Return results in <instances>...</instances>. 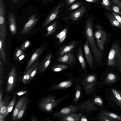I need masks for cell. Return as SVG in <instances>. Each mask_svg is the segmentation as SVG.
Returning <instances> with one entry per match:
<instances>
[{"label":"cell","mask_w":121,"mask_h":121,"mask_svg":"<svg viewBox=\"0 0 121 121\" xmlns=\"http://www.w3.org/2000/svg\"><path fill=\"white\" fill-rule=\"evenodd\" d=\"M93 21L89 18L87 21L85 30V34L88 43L92 49L95 60L99 64L102 60L103 54L96 45L93 31Z\"/></svg>","instance_id":"obj_1"},{"label":"cell","mask_w":121,"mask_h":121,"mask_svg":"<svg viewBox=\"0 0 121 121\" xmlns=\"http://www.w3.org/2000/svg\"><path fill=\"white\" fill-rule=\"evenodd\" d=\"M107 64L118 67L121 72V48L117 43L113 44L109 52Z\"/></svg>","instance_id":"obj_2"},{"label":"cell","mask_w":121,"mask_h":121,"mask_svg":"<svg viewBox=\"0 0 121 121\" xmlns=\"http://www.w3.org/2000/svg\"><path fill=\"white\" fill-rule=\"evenodd\" d=\"M61 101V100H55L53 96H49L43 99L39 104V108L46 112H50Z\"/></svg>","instance_id":"obj_3"},{"label":"cell","mask_w":121,"mask_h":121,"mask_svg":"<svg viewBox=\"0 0 121 121\" xmlns=\"http://www.w3.org/2000/svg\"><path fill=\"white\" fill-rule=\"evenodd\" d=\"M95 27L97 30L95 32V35L96 40L97 44L99 49L103 51L104 45L107 40V35L101 26L96 25Z\"/></svg>","instance_id":"obj_4"},{"label":"cell","mask_w":121,"mask_h":121,"mask_svg":"<svg viewBox=\"0 0 121 121\" xmlns=\"http://www.w3.org/2000/svg\"><path fill=\"white\" fill-rule=\"evenodd\" d=\"M37 15L36 14L33 13L30 17L28 21L24 25L22 30V34H28L36 24L39 19V18L36 17Z\"/></svg>","instance_id":"obj_5"},{"label":"cell","mask_w":121,"mask_h":121,"mask_svg":"<svg viewBox=\"0 0 121 121\" xmlns=\"http://www.w3.org/2000/svg\"><path fill=\"white\" fill-rule=\"evenodd\" d=\"M86 10V6L82 5L77 10L71 13L69 16L65 17V19L66 20H70L73 22L76 21L84 15Z\"/></svg>","instance_id":"obj_6"},{"label":"cell","mask_w":121,"mask_h":121,"mask_svg":"<svg viewBox=\"0 0 121 121\" xmlns=\"http://www.w3.org/2000/svg\"><path fill=\"white\" fill-rule=\"evenodd\" d=\"M16 80V69L15 67L12 68L9 73L6 91L9 92L11 91L15 86Z\"/></svg>","instance_id":"obj_7"},{"label":"cell","mask_w":121,"mask_h":121,"mask_svg":"<svg viewBox=\"0 0 121 121\" xmlns=\"http://www.w3.org/2000/svg\"><path fill=\"white\" fill-rule=\"evenodd\" d=\"M80 107L78 106L71 105L64 108L56 113L55 114L60 118L70 113L76 112Z\"/></svg>","instance_id":"obj_8"},{"label":"cell","mask_w":121,"mask_h":121,"mask_svg":"<svg viewBox=\"0 0 121 121\" xmlns=\"http://www.w3.org/2000/svg\"><path fill=\"white\" fill-rule=\"evenodd\" d=\"M64 4V3H60L54 8L47 18L43 24V27L46 26L57 17Z\"/></svg>","instance_id":"obj_9"},{"label":"cell","mask_w":121,"mask_h":121,"mask_svg":"<svg viewBox=\"0 0 121 121\" xmlns=\"http://www.w3.org/2000/svg\"><path fill=\"white\" fill-rule=\"evenodd\" d=\"M75 61L73 54L69 51L60 56L57 59L58 62L71 65L74 63Z\"/></svg>","instance_id":"obj_10"},{"label":"cell","mask_w":121,"mask_h":121,"mask_svg":"<svg viewBox=\"0 0 121 121\" xmlns=\"http://www.w3.org/2000/svg\"><path fill=\"white\" fill-rule=\"evenodd\" d=\"M45 49L44 48L41 46L35 52L29 60L26 68V70L28 69L32 65L37 59Z\"/></svg>","instance_id":"obj_11"},{"label":"cell","mask_w":121,"mask_h":121,"mask_svg":"<svg viewBox=\"0 0 121 121\" xmlns=\"http://www.w3.org/2000/svg\"><path fill=\"white\" fill-rule=\"evenodd\" d=\"M8 22L10 30L12 34L14 35L17 31V23L15 15L12 13H9Z\"/></svg>","instance_id":"obj_12"},{"label":"cell","mask_w":121,"mask_h":121,"mask_svg":"<svg viewBox=\"0 0 121 121\" xmlns=\"http://www.w3.org/2000/svg\"><path fill=\"white\" fill-rule=\"evenodd\" d=\"M84 49L85 57L89 66L91 68L93 66V58L88 45V43L86 40L84 46Z\"/></svg>","instance_id":"obj_13"},{"label":"cell","mask_w":121,"mask_h":121,"mask_svg":"<svg viewBox=\"0 0 121 121\" xmlns=\"http://www.w3.org/2000/svg\"><path fill=\"white\" fill-rule=\"evenodd\" d=\"M27 99L26 97L23 96L20 98L17 101L12 115V119L13 121L16 120L18 112Z\"/></svg>","instance_id":"obj_14"},{"label":"cell","mask_w":121,"mask_h":121,"mask_svg":"<svg viewBox=\"0 0 121 121\" xmlns=\"http://www.w3.org/2000/svg\"><path fill=\"white\" fill-rule=\"evenodd\" d=\"M52 56V54L50 53L45 57L39 67V70L40 72H44L50 64Z\"/></svg>","instance_id":"obj_15"},{"label":"cell","mask_w":121,"mask_h":121,"mask_svg":"<svg viewBox=\"0 0 121 121\" xmlns=\"http://www.w3.org/2000/svg\"><path fill=\"white\" fill-rule=\"evenodd\" d=\"M9 98L7 97L4 99L2 102L0 107V121L4 120V116L6 112L7 108L9 105Z\"/></svg>","instance_id":"obj_16"},{"label":"cell","mask_w":121,"mask_h":121,"mask_svg":"<svg viewBox=\"0 0 121 121\" xmlns=\"http://www.w3.org/2000/svg\"><path fill=\"white\" fill-rule=\"evenodd\" d=\"M81 113H72L69 114L61 118L62 121H80Z\"/></svg>","instance_id":"obj_17"},{"label":"cell","mask_w":121,"mask_h":121,"mask_svg":"<svg viewBox=\"0 0 121 121\" xmlns=\"http://www.w3.org/2000/svg\"><path fill=\"white\" fill-rule=\"evenodd\" d=\"M39 62H35L26 70L23 75L22 79V82L24 83L25 84L28 82L32 71L39 64Z\"/></svg>","instance_id":"obj_18"},{"label":"cell","mask_w":121,"mask_h":121,"mask_svg":"<svg viewBox=\"0 0 121 121\" xmlns=\"http://www.w3.org/2000/svg\"><path fill=\"white\" fill-rule=\"evenodd\" d=\"M100 115L105 116L111 121H121V116L114 113L107 111H102Z\"/></svg>","instance_id":"obj_19"},{"label":"cell","mask_w":121,"mask_h":121,"mask_svg":"<svg viewBox=\"0 0 121 121\" xmlns=\"http://www.w3.org/2000/svg\"><path fill=\"white\" fill-rule=\"evenodd\" d=\"M106 15L112 26L119 27L121 29V24L112 14L107 13H106Z\"/></svg>","instance_id":"obj_20"},{"label":"cell","mask_w":121,"mask_h":121,"mask_svg":"<svg viewBox=\"0 0 121 121\" xmlns=\"http://www.w3.org/2000/svg\"><path fill=\"white\" fill-rule=\"evenodd\" d=\"M76 44V42L74 41L65 46L60 51L59 53L60 56H61L70 51L75 47Z\"/></svg>","instance_id":"obj_21"},{"label":"cell","mask_w":121,"mask_h":121,"mask_svg":"<svg viewBox=\"0 0 121 121\" xmlns=\"http://www.w3.org/2000/svg\"><path fill=\"white\" fill-rule=\"evenodd\" d=\"M0 54L3 63L4 65L7 64L6 53L3 47V41L0 38Z\"/></svg>","instance_id":"obj_22"},{"label":"cell","mask_w":121,"mask_h":121,"mask_svg":"<svg viewBox=\"0 0 121 121\" xmlns=\"http://www.w3.org/2000/svg\"><path fill=\"white\" fill-rule=\"evenodd\" d=\"M72 83L71 80L61 82L56 85L54 87L55 89H64L69 87L72 85Z\"/></svg>","instance_id":"obj_23"},{"label":"cell","mask_w":121,"mask_h":121,"mask_svg":"<svg viewBox=\"0 0 121 121\" xmlns=\"http://www.w3.org/2000/svg\"><path fill=\"white\" fill-rule=\"evenodd\" d=\"M77 56L78 60L82 68L83 69H85L86 68V64L81 47H79L78 49Z\"/></svg>","instance_id":"obj_24"},{"label":"cell","mask_w":121,"mask_h":121,"mask_svg":"<svg viewBox=\"0 0 121 121\" xmlns=\"http://www.w3.org/2000/svg\"><path fill=\"white\" fill-rule=\"evenodd\" d=\"M67 31V28H65L56 35V37L58 39L59 43H62L65 40L66 36Z\"/></svg>","instance_id":"obj_25"},{"label":"cell","mask_w":121,"mask_h":121,"mask_svg":"<svg viewBox=\"0 0 121 121\" xmlns=\"http://www.w3.org/2000/svg\"><path fill=\"white\" fill-rule=\"evenodd\" d=\"M57 25L56 22L54 21L51 25L47 28V32L45 35V36H49L53 34L56 30Z\"/></svg>","instance_id":"obj_26"},{"label":"cell","mask_w":121,"mask_h":121,"mask_svg":"<svg viewBox=\"0 0 121 121\" xmlns=\"http://www.w3.org/2000/svg\"><path fill=\"white\" fill-rule=\"evenodd\" d=\"M69 67L68 66L63 64H59L53 66L52 68V70L55 72H60Z\"/></svg>","instance_id":"obj_27"},{"label":"cell","mask_w":121,"mask_h":121,"mask_svg":"<svg viewBox=\"0 0 121 121\" xmlns=\"http://www.w3.org/2000/svg\"><path fill=\"white\" fill-rule=\"evenodd\" d=\"M81 93L80 86V85L77 84L76 86L75 93L74 99V101L75 104L77 103L80 97Z\"/></svg>","instance_id":"obj_28"},{"label":"cell","mask_w":121,"mask_h":121,"mask_svg":"<svg viewBox=\"0 0 121 121\" xmlns=\"http://www.w3.org/2000/svg\"><path fill=\"white\" fill-rule=\"evenodd\" d=\"M27 103V100L25 102L17 114L16 121H18L23 116L25 110Z\"/></svg>","instance_id":"obj_29"},{"label":"cell","mask_w":121,"mask_h":121,"mask_svg":"<svg viewBox=\"0 0 121 121\" xmlns=\"http://www.w3.org/2000/svg\"><path fill=\"white\" fill-rule=\"evenodd\" d=\"M117 78V77L114 74L109 73L107 75L105 82L108 84L113 82L115 81Z\"/></svg>","instance_id":"obj_30"},{"label":"cell","mask_w":121,"mask_h":121,"mask_svg":"<svg viewBox=\"0 0 121 121\" xmlns=\"http://www.w3.org/2000/svg\"><path fill=\"white\" fill-rule=\"evenodd\" d=\"M16 100V99L15 98H13L9 103L7 108L6 111L4 116V119L5 117L9 113L12 111L15 104Z\"/></svg>","instance_id":"obj_31"},{"label":"cell","mask_w":121,"mask_h":121,"mask_svg":"<svg viewBox=\"0 0 121 121\" xmlns=\"http://www.w3.org/2000/svg\"><path fill=\"white\" fill-rule=\"evenodd\" d=\"M112 91L117 103L121 106V96L120 95L117 90L114 89H112Z\"/></svg>","instance_id":"obj_32"},{"label":"cell","mask_w":121,"mask_h":121,"mask_svg":"<svg viewBox=\"0 0 121 121\" xmlns=\"http://www.w3.org/2000/svg\"><path fill=\"white\" fill-rule=\"evenodd\" d=\"M83 2H75L72 4L68 9L67 10L68 11H70L75 9L82 5L83 4Z\"/></svg>","instance_id":"obj_33"},{"label":"cell","mask_w":121,"mask_h":121,"mask_svg":"<svg viewBox=\"0 0 121 121\" xmlns=\"http://www.w3.org/2000/svg\"><path fill=\"white\" fill-rule=\"evenodd\" d=\"M101 4L107 10H110L111 9V2L110 0H103Z\"/></svg>","instance_id":"obj_34"},{"label":"cell","mask_w":121,"mask_h":121,"mask_svg":"<svg viewBox=\"0 0 121 121\" xmlns=\"http://www.w3.org/2000/svg\"><path fill=\"white\" fill-rule=\"evenodd\" d=\"M23 53V50L22 48H17L14 54V59L16 60H17L19 57Z\"/></svg>","instance_id":"obj_35"},{"label":"cell","mask_w":121,"mask_h":121,"mask_svg":"<svg viewBox=\"0 0 121 121\" xmlns=\"http://www.w3.org/2000/svg\"><path fill=\"white\" fill-rule=\"evenodd\" d=\"M41 64V63L40 64H39L32 71L30 74V78L28 81V82H30L35 76L38 69L39 68Z\"/></svg>","instance_id":"obj_36"},{"label":"cell","mask_w":121,"mask_h":121,"mask_svg":"<svg viewBox=\"0 0 121 121\" xmlns=\"http://www.w3.org/2000/svg\"><path fill=\"white\" fill-rule=\"evenodd\" d=\"M30 43L28 40L24 41L21 46V48L23 50H25L30 46Z\"/></svg>","instance_id":"obj_37"},{"label":"cell","mask_w":121,"mask_h":121,"mask_svg":"<svg viewBox=\"0 0 121 121\" xmlns=\"http://www.w3.org/2000/svg\"><path fill=\"white\" fill-rule=\"evenodd\" d=\"M95 76L94 75H90L87 76L86 79L87 82L88 83H92L94 82L96 80Z\"/></svg>","instance_id":"obj_38"},{"label":"cell","mask_w":121,"mask_h":121,"mask_svg":"<svg viewBox=\"0 0 121 121\" xmlns=\"http://www.w3.org/2000/svg\"><path fill=\"white\" fill-rule=\"evenodd\" d=\"M94 103L95 104L100 106L103 105V101L102 99L98 97H96L93 100Z\"/></svg>","instance_id":"obj_39"},{"label":"cell","mask_w":121,"mask_h":121,"mask_svg":"<svg viewBox=\"0 0 121 121\" xmlns=\"http://www.w3.org/2000/svg\"><path fill=\"white\" fill-rule=\"evenodd\" d=\"M98 119L100 121H111L110 120L104 115H101L99 116Z\"/></svg>","instance_id":"obj_40"},{"label":"cell","mask_w":121,"mask_h":121,"mask_svg":"<svg viewBox=\"0 0 121 121\" xmlns=\"http://www.w3.org/2000/svg\"><path fill=\"white\" fill-rule=\"evenodd\" d=\"M112 14L115 17L117 20L121 24V17L114 12L111 11Z\"/></svg>","instance_id":"obj_41"},{"label":"cell","mask_w":121,"mask_h":121,"mask_svg":"<svg viewBox=\"0 0 121 121\" xmlns=\"http://www.w3.org/2000/svg\"><path fill=\"white\" fill-rule=\"evenodd\" d=\"M116 5L121 9V1L120 0H111Z\"/></svg>","instance_id":"obj_42"},{"label":"cell","mask_w":121,"mask_h":121,"mask_svg":"<svg viewBox=\"0 0 121 121\" xmlns=\"http://www.w3.org/2000/svg\"><path fill=\"white\" fill-rule=\"evenodd\" d=\"M112 9L114 12L119 14H121V11L120 10L119 7L117 6H113Z\"/></svg>","instance_id":"obj_43"},{"label":"cell","mask_w":121,"mask_h":121,"mask_svg":"<svg viewBox=\"0 0 121 121\" xmlns=\"http://www.w3.org/2000/svg\"><path fill=\"white\" fill-rule=\"evenodd\" d=\"M27 91H21L17 93V95L19 96L22 95L26 93Z\"/></svg>","instance_id":"obj_44"},{"label":"cell","mask_w":121,"mask_h":121,"mask_svg":"<svg viewBox=\"0 0 121 121\" xmlns=\"http://www.w3.org/2000/svg\"><path fill=\"white\" fill-rule=\"evenodd\" d=\"M80 121H87L88 120L85 117L82 115V114L81 116Z\"/></svg>","instance_id":"obj_45"},{"label":"cell","mask_w":121,"mask_h":121,"mask_svg":"<svg viewBox=\"0 0 121 121\" xmlns=\"http://www.w3.org/2000/svg\"><path fill=\"white\" fill-rule=\"evenodd\" d=\"M76 0H67L66 4L67 5H69L71 4Z\"/></svg>","instance_id":"obj_46"},{"label":"cell","mask_w":121,"mask_h":121,"mask_svg":"<svg viewBox=\"0 0 121 121\" xmlns=\"http://www.w3.org/2000/svg\"><path fill=\"white\" fill-rule=\"evenodd\" d=\"M25 56V55L24 53L20 56L17 59L18 61H20L23 59Z\"/></svg>","instance_id":"obj_47"},{"label":"cell","mask_w":121,"mask_h":121,"mask_svg":"<svg viewBox=\"0 0 121 121\" xmlns=\"http://www.w3.org/2000/svg\"><path fill=\"white\" fill-rule=\"evenodd\" d=\"M86 1L93 3H96L98 2V0H85Z\"/></svg>","instance_id":"obj_48"},{"label":"cell","mask_w":121,"mask_h":121,"mask_svg":"<svg viewBox=\"0 0 121 121\" xmlns=\"http://www.w3.org/2000/svg\"><path fill=\"white\" fill-rule=\"evenodd\" d=\"M11 1L14 4H16L18 3L20 0H11Z\"/></svg>","instance_id":"obj_49"},{"label":"cell","mask_w":121,"mask_h":121,"mask_svg":"<svg viewBox=\"0 0 121 121\" xmlns=\"http://www.w3.org/2000/svg\"><path fill=\"white\" fill-rule=\"evenodd\" d=\"M44 1H49L50 0H43Z\"/></svg>","instance_id":"obj_50"}]
</instances>
